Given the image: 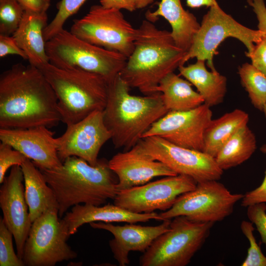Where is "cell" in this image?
<instances>
[{
	"mask_svg": "<svg viewBox=\"0 0 266 266\" xmlns=\"http://www.w3.org/2000/svg\"><path fill=\"white\" fill-rule=\"evenodd\" d=\"M60 122L57 96L38 68L18 63L0 74V129H50Z\"/></svg>",
	"mask_w": 266,
	"mask_h": 266,
	"instance_id": "obj_1",
	"label": "cell"
},
{
	"mask_svg": "<svg viewBox=\"0 0 266 266\" xmlns=\"http://www.w3.org/2000/svg\"><path fill=\"white\" fill-rule=\"evenodd\" d=\"M186 54L176 44L170 32L145 19L137 29L133 50L120 75L130 88L144 95L159 93L161 80L183 65Z\"/></svg>",
	"mask_w": 266,
	"mask_h": 266,
	"instance_id": "obj_2",
	"label": "cell"
},
{
	"mask_svg": "<svg viewBox=\"0 0 266 266\" xmlns=\"http://www.w3.org/2000/svg\"><path fill=\"white\" fill-rule=\"evenodd\" d=\"M40 170L55 194L60 218L78 204H105L108 200H114L118 191V179L105 159H99L92 166L71 156L58 167Z\"/></svg>",
	"mask_w": 266,
	"mask_h": 266,
	"instance_id": "obj_3",
	"label": "cell"
},
{
	"mask_svg": "<svg viewBox=\"0 0 266 266\" xmlns=\"http://www.w3.org/2000/svg\"><path fill=\"white\" fill-rule=\"evenodd\" d=\"M130 88L120 74L110 81L102 110L115 148L124 151L135 145L151 126L168 112L160 93L137 96L131 94Z\"/></svg>",
	"mask_w": 266,
	"mask_h": 266,
	"instance_id": "obj_4",
	"label": "cell"
},
{
	"mask_svg": "<svg viewBox=\"0 0 266 266\" xmlns=\"http://www.w3.org/2000/svg\"><path fill=\"white\" fill-rule=\"evenodd\" d=\"M37 68L53 89L61 122L66 126L103 110L108 82L102 76L78 68H59L49 62Z\"/></svg>",
	"mask_w": 266,
	"mask_h": 266,
	"instance_id": "obj_5",
	"label": "cell"
},
{
	"mask_svg": "<svg viewBox=\"0 0 266 266\" xmlns=\"http://www.w3.org/2000/svg\"><path fill=\"white\" fill-rule=\"evenodd\" d=\"M49 61L61 68H78L100 74L109 82L119 74L128 58L84 41L64 29L46 41Z\"/></svg>",
	"mask_w": 266,
	"mask_h": 266,
	"instance_id": "obj_6",
	"label": "cell"
},
{
	"mask_svg": "<svg viewBox=\"0 0 266 266\" xmlns=\"http://www.w3.org/2000/svg\"><path fill=\"white\" fill-rule=\"evenodd\" d=\"M214 223L173 218L170 228L157 237L140 257L141 266H185L208 237Z\"/></svg>",
	"mask_w": 266,
	"mask_h": 266,
	"instance_id": "obj_7",
	"label": "cell"
},
{
	"mask_svg": "<svg viewBox=\"0 0 266 266\" xmlns=\"http://www.w3.org/2000/svg\"><path fill=\"white\" fill-rule=\"evenodd\" d=\"M265 36L261 31L249 29L237 22L226 13L218 3L209 7L204 15L200 27L195 34L192 45L184 56L183 65L191 59L207 61L211 71H216L213 57L219 45L225 39L233 37L240 40L246 47L248 57L256 43Z\"/></svg>",
	"mask_w": 266,
	"mask_h": 266,
	"instance_id": "obj_8",
	"label": "cell"
},
{
	"mask_svg": "<svg viewBox=\"0 0 266 266\" xmlns=\"http://www.w3.org/2000/svg\"><path fill=\"white\" fill-rule=\"evenodd\" d=\"M70 32L94 45L129 57L137 33L120 10L92 5L82 18L74 20Z\"/></svg>",
	"mask_w": 266,
	"mask_h": 266,
	"instance_id": "obj_9",
	"label": "cell"
},
{
	"mask_svg": "<svg viewBox=\"0 0 266 266\" xmlns=\"http://www.w3.org/2000/svg\"><path fill=\"white\" fill-rule=\"evenodd\" d=\"M243 197L232 193L216 180L198 182L194 189L179 196L172 206L160 215L164 220L183 216L195 222L215 223L230 216Z\"/></svg>",
	"mask_w": 266,
	"mask_h": 266,
	"instance_id": "obj_10",
	"label": "cell"
},
{
	"mask_svg": "<svg viewBox=\"0 0 266 266\" xmlns=\"http://www.w3.org/2000/svg\"><path fill=\"white\" fill-rule=\"evenodd\" d=\"M69 235L57 208L47 210L32 224L22 260L26 266H54L77 254L67 243Z\"/></svg>",
	"mask_w": 266,
	"mask_h": 266,
	"instance_id": "obj_11",
	"label": "cell"
},
{
	"mask_svg": "<svg viewBox=\"0 0 266 266\" xmlns=\"http://www.w3.org/2000/svg\"><path fill=\"white\" fill-rule=\"evenodd\" d=\"M137 144L144 152L177 174L189 176L197 183L219 180L223 174L215 158L203 151L177 146L156 136L142 138Z\"/></svg>",
	"mask_w": 266,
	"mask_h": 266,
	"instance_id": "obj_12",
	"label": "cell"
},
{
	"mask_svg": "<svg viewBox=\"0 0 266 266\" xmlns=\"http://www.w3.org/2000/svg\"><path fill=\"white\" fill-rule=\"evenodd\" d=\"M197 182L177 174L119 191L114 204L135 213H150L170 209L180 195L194 189Z\"/></svg>",
	"mask_w": 266,
	"mask_h": 266,
	"instance_id": "obj_13",
	"label": "cell"
},
{
	"mask_svg": "<svg viewBox=\"0 0 266 266\" xmlns=\"http://www.w3.org/2000/svg\"><path fill=\"white\" fill-rule=\"evenodd\" d=\"M212 116L210 107L205 103L189 110L169 111L154 122L142 138L159 136L177 146L203 151L204 133Z\"/></svg>",
	"mask_w": 266,
	"mask_h": 266,
	"instance_id": "obj_14",
	"label": "cell"
},
{
	"mask_svg": "<svg viewBox=\"0 0 266 266\" xmlns=\"http://www.w3.org/2000/svg\"><path fill=\"white\" fill-rule=\"evenodd\" d=\"M102 110H96L80 121L67 126L65 133L56 137L58 156L63 162L75 156L95 166L102 146L111 139Z\"/></svg>",
	"mask_w": 266,
	"mask_h": 266,
	"instance_id": "obj_15",
	"label": "cell"
},
{
	"mask_svg": "<svg viewBox=\"0 0 266 266\" xmlns=\"http://www.w3.org/2000/svg\"><path fill=\"white\" fill-rule=\"evenodd\" d=\"M24 176L21 166L11 167L0 188V207L3 220L12 233L17 254L22 260L24 248L30 230L31 222L23 184Z\"/></svg>",
	"mask_w": 266,
	"mask_h": 266,
	"instance_id": "obj_16",
	"label": "cell"
},
{
	"mask_svg": "<svg viewBox=\"0 0 266 266\" xmlns=\"http://www.w3.org/2000/svg\"><path fill=\"white\" fill-rule=\"evenodd\" d=\"M54 133L45 126L0 129V140L20 151L39 169H51L62 164Z\"/></svg>",
	"mask_w": 266,
	"mask_h": 266,
	"instance_id": "obj_17",
	"label": "cell"
},
{
	"mask_svg": "<svg viewBox=\"0 0 266 266\" xmlns=\"http://www.w3.org/2000/svg\"><path fill=\"white\" fill-rule=\"evenodd\" d=\"M108 165L117 177L118 191L143 185L156 177L177 175L165 164L144 152L137 143L114 155Z\"/></svg>",
	"mask_w": 266,
	"mask_h": 266,
	"instance_id": "obj_18",
	"label": "cell"
},
{
	"mask_svg": "<svg viewBox=\"0 0 266 266\" xmlns=\"http://www.w3.org/2000/svg\"><path fill=\"white\" fill-rule=\"evenodd\" d=\"M171 220H165L161 224L154 226L135 223L116 226L103 222H93L89 224L94 229L106 230L113 235L114 238L109 241L113 257L120 266H126L130 264V252L144 253L157 237L169 229Z\"/></svg>",
	"mask_w": 266,
	"mask_h": 266,
	"instance_id": "obj_19",
	"label": "cell"
},
{
	"mask_svg": "<svg viewBox=\"0 0 266 266\" xmlns=\"http://www.w3.org/2000/svg\"><path fill=\"white\" fill-rule=\"evenodd\" d=\"M152 219L164 221L160 214L155 212L135 213L115 204L110 203L100 206L78 204L72 207L62 218L70 235L77 233L78 229L84 224L93 222L136 223Z\"/></svg>",
	"mask_w": 266,
	"mask_h": 266,
	"instance_id": "obj_20",
	"label": "cell"
},
{
	"mask_svg": "<svg viewBox=\"0 0 266 266\" xmlns=\"http://www.w3.org/2000/svg\"><path fill=\"white\" fill-rule=\"evenodd\" d=\"M159 17L169 23L176 44L187 53L200 27L195 15L184 9L180 0H161L156 10L145 14L146 19L153 23Z\"/></svg>",
	"mask_w": 266,
	"mask_h": 266,
	"instance_id": "obj_21",
	"label": "cell"
},
{
	"mask_svg": "<svg viewBox=\"0 0 266 266\" xmlns=\"http://www.w3.org/2000/svg\"><path fill=\"white\" fill-rule=\"evenodd\" d=\"M47 20L46 12L25 11L18 28L12 35L26 53L30 64L37 67L49 62L43 35Z\"/></svg>",
	"mask_w": 266,
	"mask_h": 266,
	"instance_id": "obj_22",
	"label": "cell"
},
{
	"mask_svg": "<svg viewBox=\"0 0 266 266\" xmlns=\"http://www.w3.org/2000/svg\"><path fill=\"white\" fill-rule=\"evenodd\" d=\"M21 167L24 176L25 197L31 222L49 209L57 208L59 210L55 194L41 170L28 158Z\"/></svg>",
	"mask_w": 266,
	"mask_h": 266,
	"instance_id": "obj_23",
	"label": "cell"
},
{
	"mask_svg": "<svg viewBox=\"0 0 266 266\" xmlns=\"http://www.w3.org/2000/svg\"><path fill=\"white\" fill-rule=\"evenodd\" d=\"M203 60H197L188 66H180V75L194 85L204 103L211 107L222 103L227 91V78L216 71H208Z\"/></svg>",
	"mask_w": 266,
	"mask_h": 266,
	"instance_id": "obj_24",
	"label": "cell"
},
{
	"mask_svg": "<svg viewBox=\"0 0 266 266\" xmlns=\"http://www.w3.org/2000/svg\"><path fill=\"white\" fill-rule=\"evenodd\" d=\"M192 84L174 72L166 76L160 82L157 92L169 111H186L204 103L202 96L192 87Z\"/></svg>",
	"mask_w": 266,
	"mask_h": 266,
	"instance_id": "obj_25",
	"label": "cell"
},
{
	"mask_svg": "<svg viewBox=\"0 0 266 266\" xmlns=\"http://www.w3.org/2000/svg\"><path fill=\"white\" fill-rule=\"evenodd\" d=\"M247 113L235 109L211 120L205 130L203 152L215 158L225 143L240 129L248 125Z\"/></svg>",
	"mask_w": 266,
	"mask_h": 266,
	"instance_id": "obj_26",
	"label": "cell"
},
{
	"mask_svg": "<svg viewBox=\"0 0 266 266\" xmlns=\"http://www.w3.org/2000/svg\"><path fill=\"white\" fill-rule=\"evenodd\" d=\"M257 149V140L248 125L240 129L222 147L215 157L223 170L236 166L248 160Z\"/></svg>",
	"mask_w": 266,
	"mask_h": 266,
	"instance_id": "obj_27",
	"label": "cell"
},
{
	"mask_svg": "<svg viewBox=\"0 0 266 266\" xmlns=\"http://www.w3.org/2000/svg\"><path fill=\"white\" fill-rule=\"evenodd\" d=\"M238 73L251 103L255 108L262 111L266 102V75L249 63L240 66Z\"/></svg>",
	"mask_w": 266,
	"mask_h": 266,
	"instance_id": "obj_28",
	"label": "cell"
},
{
	"mask_svg": "<svg viewBox=\"0 0 266 266\" xmlns=\"http://www.w3.org/2000/svg\"><path fill=\"white\" fill-rule=\"evenodd\" d=\"M87 0H61L57 4L58 11L43 32L45 41L62 30L67 19L75 14Z\"/></svg>",
	"mask_w": 266,
	"mask_h": 266,
	"instance_id": "obj_29",
	"label": "cell"
},
{
	"mask_svg": "<svg viewBox=\"0 0 266 266\" xmlns=\"http://www.w3.org/2000/svg\"><path fill=\"white\" fill-rule=\"evenodd\" d=\"M24 12L17 0H0V34L12 35L19 27Z\"/></svg>",
	"mask_w": 266,
	"mask_h": 266,
	"instance_id": "obj_30",
	"label": "cell"
},
{
	"mask_svg": "<svg viewBox=\"0 0 266 266\" xmlns=\"http://www.w3.org/2000/svg\"><path fill=\"white\" fill-rule=\"evenodd\" d=\"M13 235L2 218L0 219V266H25L23 261L14 250Z\"/></svg>",
	"mask_w": 266,
	"mask_h": 266,
	"instance_id": "obj_31",
	"label": "cell"
},
{
	"mask_svg": "<svg viewBox=\"0 0 266 266\" xmlns=\"http://www.w3.org/2000/svg\"><path fill=\"white\" fill-rule=\"evenodd\" d=\"M240 229L249 242V247L245 260L241 266H266V256L263 253L261 249L257 243L254 235L255 228L250 221H242Z\"/></svg>",
	"mask_w": 266,
	"mask_h": 266,
	"instance_id": "obj_32",
	"label": "cell"
},
{
	"mask_svg": "<svg viewBox=\"0 0 266 266\" xmlns=\"http://www.w3.org/2000/svg\"><path fill=\"white\" fill-rule=\"evenodd\" d=\"M27 158L10 145L1 142L0 143V183L1 184L5 174L10 167L21 166Z\"/></svg>",
	"mask_w": 266,
	"mask_h": 266,
	"instance_id": "obj_33",
	"label": "cell"
},
{
	"mask_svg": "<svg viewBox=\"0 0 266 266\" xmlns=\"http://www.w3.org/2000/svg\"><path fill=\"white\" fill-rule=\"evenodd\" d=\"M247 207V217L255 225L266 249V203H256Z\"/></svg>",
	"mask_w": 266,
	"mask_h": 266,
	"instance_id": "obj_34",
	"label": "cell"
},
{
	"mask_svg": "<svg viewBox=\"0 0 266 266\" xmlns=\"http://www.w3.org/2000/svg\"><path fill=\"white\" fill-rule=\"evenodd\" d=\"M264 153H266V144H264L260 148ZM241 205L243 207L259 203H266V170L264 178L261 185L255 189L243 195L241 199Z\"/></svg>",
	"mask_w": 266,
	"mask_h": 266,
	"instance_id": "obj_35",
	"label": "cell"
},
{
	"mask_svg": "<svg viewBox=\"0 0 266 266\" xmlns=\"http://www.w3.org/2000/svg\"><path fill=\"white\" fill-rule=\"evenodd\" d=\"M251 64L266 75V35L256 43L252 52L248 57Z\"/></svg>",
	"mask_w": 266,
	"mask_h": 266,
	"instance_id": "obj_36",
	"label": "cell"
},
{
	"mask_svg": "<svg viewBox=\"0 0 266 266\" xmlns=\"http://www.w3.org/2000/svg\"><path fill=\"white\" fill-rule=\"evenodd\" d=\"M8 55H16L28 60L26 53L18 46L12 35L0 34V57L3 58Z\"/></svg>",
	"mask_w": 266,
	"mask_h": 266,
	"instance_id": "obj_37",
	"label": "cell"
},
{
	"mask_svg": "<svg viewBox=\"0 0 266 266\" xmlns=\"http://www.w3.org/2000/svg\"><path fill=\"white\" fill-rule=\"evenodd\" d=\"M248 3L253 8L258 21V30L266 35V6L264 0H248Z\"/></svg>",
	"mask_w": 266,
	"mask_h": 266,
	"instance_id": "obj_38",
	"label": "cell"
},
{
	"mask_svg": "<svg viewBox=\"0 0 266 266\" xmlns=\"http://www.w3.org/2000/svg\"><path fill=\"white\" fill-rule=\"evenodd\" d=\"M24 11L35 13L46 12L51 5L50 0H17Z\"/></svg>",
	"mask_w": 266,
	"mask_h": 266,
	"instance_id": "obj_39",
	"label": "cell"
},
{
	"mask_svg": "<svg viewBox=\"0 0 266 266\" xmlns=\"http://www.w3.org/2000/svg\"><path fill=\"white\" fill-rule=\"evenodd\" d=\"M100 4L107 8L125 9L133 12L136 9L135 0H100Z\"/></svg>",
	"mask_w": 266,
	"mask_h": 266,
	"instance_id": "obj_40",
	"label": "cell"
},
{
	"mask_svg": "<svg viewBox=\"0 0 266 266\" xmlns=\"http://www.w3.org/2000/svg\"><path fill=\"white\" fill-rule=\"evenodd\" d=\"M188 6L197 8L202 6L210 7L218 3L216 0H186Z\"/></svg>",
	"mask_w": 266,
	"mask_h": 266,
	"instance_id": "obj_41",
	"label": "cell"
},
{
	"mask_svg": "<svg viewBox=\"0 0 266 266\" xmlns=\"http://www.w3.org/2000/svg\"><path fill=\"white\" fill-rule=\"evenodd\" d=\"M154 0H135L136 9H141L146 7L153 2Z\"/></svg>",
	"mask_w": 266,
	"mask_h": 266,
	"instance_id": "obj_42",
	"label": "cell"
},
{
	"mask_svg": "<svg viewBox=\"0 0 266 266\" xmlns=\"http://www.w3.org/2000/svg\"><path fill=\"white\" fill-rule=\"evenodd\" d=\"M262 111H263V112L264 113L265 117L266 118V102H265V103L264 105V106H263V109H262Z\"/></svg>",
	"mask_w": 266,
	"mask_h": 266,
	"instance_id": "obj_43",
	"label": "cell"
}]
</instances>
